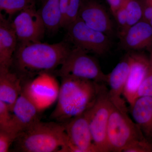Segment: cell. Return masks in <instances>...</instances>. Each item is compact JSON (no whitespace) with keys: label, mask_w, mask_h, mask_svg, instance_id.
<instances>
[{"label":"cell","mask_w":152,"mask_h":152,"mask_svg":"<svg viewBox=\"0 0 152 152\" xmlns=\"http://www.w3.org/2000/svg\"><path fill=\"white\" fill-rule=\"evenodd\" d=\"M71 50L64 42L53 44L19 42L11 69L18 74L23 83L39 74L55 72Z\"/></svg>","instance_id":"obj_1"},{"label":"cell","mask_w":152,"mask_h":152,"mask_svg":"<svg viewBox=\"0 0 152 152\" xmlns=\"http://www.w3.org/2000/svg\"><path fill=\"white\" fill-rule=\"evenodd\" d=\"M61 79L56 106L50 118L64 124L89 110L94 103L104 83L73 77Z\"/></svg>","instance_id":"obj_2"},{"label":"cell","mask_w":152,"mask_h":152,"mask_svg":"<svg viewBox=\"0 0 152 152\" xmlns=\"http://www.w3.org/2000/svg\"><path fill=\"white\" fill-rule=\"evenodd\" d=\"M15 151L69 152V142L64 124L40 121L18 135L13 143Z\"/></svg>","instance_id":"obj_3"},{"label":"cell","mask_w":152,"mask_h":152,"mask_svg":"<svg viewBox=\"0 0 152 152\" xmlns=\"http://www.w3.org/2000/svg\"><path fill=\"white\" fill-rule=\"evenodd\" d=\"M107 141L110 152H123L133 142L147 139L138 125L131 119L126 106L113 104L107 129Z\"/></svg>","instance_id":"obj_4"},{"label":"cell","mask_w":152,"mask_h":152,"mask_svg":"<svg viewBox=\"0 0 152 152\" xmlns=\"http://www.w3.org/2000/svg\"><path fill=\"white\" fill-rule=\"evenodd\" d=\"M88 53L79 48L71 49L67 56L56 70L61 77H73L99 83H107V75L102 71L99 64Z\"/></svg>","instance_id":"obj_5"},{"label":"cell","mask_w":152,"mask_h":152,"mask_svg":"<svg viewBox=\"0 0 152 152\" xmlns=\"http://www.w3.org/2000/svg\"><path fill=\"white\" fill-rule=\"evenodd\" d=\"M113 106L109 89L102 84L94 103L87 111L93 142L98 152H110L107 129Z\"/></svg>","instance_id":"obj_6"},{"label":"cell","mask_w":152,"mask_h":152,"mask_svg":"<svg viewBox=\"0 0 152 152\" xmlns=\"http://www.w3.org/2000/svg\"><path fill=\"white\" fill-rule=\"evenodd\" d=\"M66 29L69 40L76 48L98 55L104 54L110 48L109 36L90 27L79 17Z\"/></svg>","instance_id":"obj_7"},{"label":"cell","mask_w":152,"mask_h":152,"mask_svg":"<svg viewBox=\"0 0 152 152\" xmlns=\"http://www.w3.org/2000/svg\"><path fill=\"white\" fill-rule=\"evenodd\" d=\"M60 85L55 76L43 73L22 83V92L41 112L57 100Z\"/></svg>","instance_id":"obj_8"},{"label":"cell","mask_w":152,"mask_h":152,"mask_svg":"<svg viewBox=\"0 0 152 152\" xmlns=\"http://www.w3.org/2000/svg\"><path fill=\"white\" fill-rule=\"evenodd\" d=\"M19 42H40L46 31L36 5L21 11L12 21Z\"/></svg>","instance_id":"obj_9"},{"label":"cell","mask_w":152,"mask_h":152,"mask_svg":"<svg viewBox=\"0 0 152 152\" xmlns=\"http://www.w3.org/2000/svg\"><path fill=\"white\" fill-rule=\"evenodd\" d=\"M63 124L69 142V152H98L93 142L87 111Z\"/></svg>","instance_id":"obj_10"},{"label":"cell","mask_w":152,"mask_h":152,"mask_svg":"<svg viewBox=\"0 0 152 152\" xmlns=\"http://www.w3.org/2000/svg\"><path fill=\"white\" fill-rule=\"evenodd\" d=\"M41 112L23 92L12 109V131L16 134L29 129L40 120Z\"/></svg>","instance_id":"obj_11"},{"label":"cell","mask_w":152,"mask_h":152,"mask_svg":"<svg viewBox=\"0 0 152 152\" xmlns=\"http://www.w3.org/2000/svg\"><path fill=\"white\" fill-rule=\"evenodd\" d=\"M78 17L90 27L108 36L113 33V23L108 14L95 0H82Z\"/></svg>","instance_id":"obj_12"},{"label":"cell","mask_w":152,"mask_h":152,"mask_svg":"<svg viewBox=\"0 0 152 152\" xmlns=\"http://www.w3.org/2000/svg\"><path fill=\"white\" fill-rule=\"evenodd\" d=\"M130 70L123 94L130 106L137 99L138 90L150 65V57L138 53L130 54Z\"/></svg>","instance_id":"obj_13"},{"label":"cell","mask_w":152,"mask_h":152,"mask_svg":"<svg viewBox=\"0 0 152 152\" xmlns=\"http://www.w3.org/2000/svg\"><path fill=\"white\" fill-rule=\"evenodd\" d=\"M18 40L12 21L0 14V69H11Z\"/></svg>","instance_id":"obj_14"},{"label":"cell","mask_w":152,"mask_h":152,"mask_svg":"<svg viewBox=\"0 0 152 152\" xmlns=\"http://www.w3.org/2000/svg\"><path fill=\"white\" fill-rule=\"evenodd\" d=\"M131 64V55L129 54L121 61L110 73L107 74V83L110 87L109 95L115 105H126L121 96L127 81Z\"/></svg>","instance_id":"obj_15"},{"label":"cell","mask_w":152,"mask_h":152,"mask_svg":"<svg viewBox=\"0 0 152 152\" xmlns=\"http://www.w3.org/2000/svg\"><path fill=\"white\" fill-rule=\"evenodd\" d=\"M120 36L122 46L127 50H140L152 46V27L143 20L128 28Z\"/></svg>","instance_id":"obj_16"},{"label":"cell","mask_w":152,"mask_h":152,"mask_svg":"<svg viewBox=\"0 0 152 152\" xmlns=\"http://www.w3.org/2000/svg\"><path fill=\"white\" fill-rule=\"evenodd\" d=\"M22 91V80L18 74L11 69H0V101L11 112Z\"/></svg>","instance_id":"obj_17"},{"label":"cell","mask_w":152,"mask_h":152,"mask_svg":"<svg viewBox=\"0 0 152 152\" xmlns=\"http://www.w3.org/2000/svg\"><path fill=\"white\" fill-rule=\"evenodd\" d=\"M130 108L135 122L145 137L152 142V96L138 98Z\"/></svg>","instance_id":"obj_18"},{"label":"cell","mask_w":152,"mask_h":152,"mask_svg":"<svg viewBox=\"0 0 152 152\" xmlns=\"http://www.w3.org/2000/svg\"><path fill=\"white\" fill-rule=\"evenodd\" d=\"M38 11L47 30L54 32L61 28L59 0H42L40 8Z\"/></svg>","instance_id":"obj_19"},{"label":"cell","mask_w":152,"mask_h":152,"mask_svg":"<svg viewBox=\"0 0 152 152\" xmlns=\"http://www.w3.org/2000/svg\"><path fill=\"white\" fill-rule=\"evenodd\" d=\"M82 0H59L61 12V28H66L79 17Z\"/></svg>","instance_id":"obj_20"},{"label":"cell","mask_w":152,"mask_h":152,"mask_svg":"<svg viewBox=\"0 0 152 152\" xmlns=\"http://www.w3.org/2000/svg\"><path fill=\"white\" fill-rule=\"evenodd\" d=\"M35 0H0V10L9 15L17 13L36 5Z\"/></svg>","instance_id":"obj_21"},{"label":"cell","mask_w":152,"mask_h":152,"mask_svg":"<svg viewBox=\"0 0 152 152\" xmlns=\"http://www.w3.org/2000/svg\"><path fill=\"white\" fill-rule=\"evenodd\" d=\"M123 4L127 14L128 23L126 31L130 27L141 20L143 6L138 0H124Z\"/></svg>","instance_id":"obj_22"},{"label":"cell","mask_w":152,"mask_h":152,"mask_svg":"<svg viewBox=\"0 0 152 152\" xmlns=\"http://www.w3.org/2000/svg\"><path fill=\"white\" fill-rule=\"evenodd\" d=\"M144 96H152V53L150 56L149 66L138 90L137 99Z\"/></svg>","instance_id":"obj_23"},{"label":"cell","mask_w":152,"mask_h":152,"mask_svg":"<svg viewBox=\"0 0 152 152\" xmlns=\"http://www.w3.org/2000/svg\"><path fill=\"white\" fill-rule=\"evenodd\" d=\"M12 113L10 108L7 104L0 101V130L12 132Z\"/></svg>","instance_id":"obj_24"},{"label":"cell","mask_w":152,"mask_h":152,"mask_svg":"<svg viewBox=\"0 0 152 152\" xmlns=\"http://www.w3.org/2000/svg\"><path fill=\"white\" fill-rule=\"evenodd\" d=\"M123 152H152V142L148 139L136 141L126 147Z\"/></svg>","instance_id":"obj_25"},{"label":"cell","mask_w":152,"mask_h":152,"mask_svg":"<svg viewBox=\"0 0 152 152\" xmlns=\"http://www.w3.org/2000/svg\"><path fill=\"white\" fill-rule=\"evenodd\" d=\"M17 137L12 132L0 130V152H9Z\"/></svg>","instance_id":"obj_26"},{"label":"cell","mask_w":152,"mask_h":152,"mask_svg":"<svg viewBox=\"0 0 152 152\" xmlns=\"http://www.w3.org/2000/svg\"><path fill=\"white\" fill-rule=\"evenodd\" d=\"M113 15L121 28L120 35L122 34L126 31L128 23L127 14L124 4L117 10Z\"/></svg>","instance_id":"obj_27"},{"label":"cell","mask_w":152,"mask_h":152,"mask_svg":"<svg viewBox=\"0 0 152 152\" xmlns=\"http://www.w3.org/2000/svg\"><path fill=\"white\" fill-rule=\"evenodd\" d=\"M142 20L148 22L152 27V5L145 4L143 6Z\"/></svg>","instance_id":"obj_28"},{"label":"cell","mask_w":152,"mask_h":152,"mask_svg":"<svg viewBox=\"0 0 152 152\" xmlns=\"http://www.w3.org/2000/svg\"><path fill=\"white\" fill-rule=\"evenodd\" d=\"M109 4L113 15L115 14L118 9H119L124 4V0H106Z\"/></svg>","instance_id":"obj_29"},{"label":"cell","mask_w":152,"mask_h":152,"mask_svg":"<svg viewBox=\"0 0 152 152\" xmlns=\"http://www.w3.org/2000/svg\"><path fill=\"white\" fill-rule=\"evenodd\" d=\"M146 4L152 5V0H146Z\"/></svg>","instance_id":"obj_30"},{"label":"cell","mask_w":152,"mask_h":152,"mask_svg":"<svg viewBox=\"0 0 152 152\" xmlns=\"http://www.w3.org/2000/svg\"><path fill=\"white\" fill-rule=\"evenodd\" d=\"M35 1H36V0H35Z\"/></svg>","instance_id":"obj_31"}]
</instances>
